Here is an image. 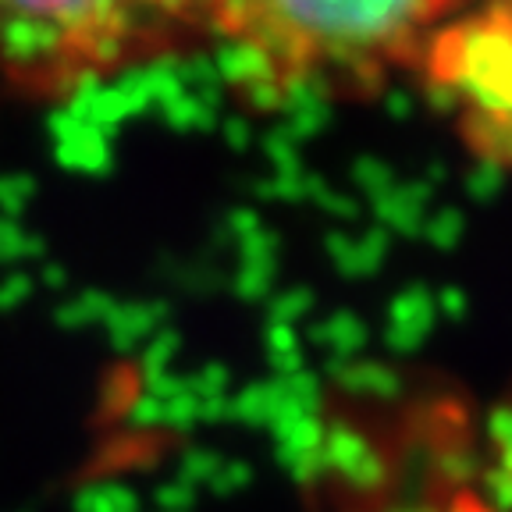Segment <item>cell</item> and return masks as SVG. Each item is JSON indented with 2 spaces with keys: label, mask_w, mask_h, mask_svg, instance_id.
Returning a JSON list of instances; mask_svg holds the SVG:
<instances>
[{
  "label": "cell",
  "mask_w": 512,
  "mask_h": 512,
  "mask_svg": "<svg viewBox=\"0 0 512 512\" xmlns=\"http://www.w3.org/2000/svg\"><path fill=\"white\" fill-rule=\"evenodd\" d=\"M466 0H224L214 40L228 86L256 111L296 96H374L399 68L424 64Z\"/></svg>",
  "instance_id": "cell-1"
},
{
  "label": "cell",
  "mask_w": 512,
  "mask_h": 512,
  "mask_svg": "<svg viewBox=\"0 0 512 512\" xmlns=\"http://www.w3.org/2000/svg\"><path fill=\"white\" fill-rule=\"evenodd\" d=\"M224 0H0V79L61 100L132 64L214 40Z\"/></svg>",
  "instance_id": "cell-2"
},
{
  "label": "cell",
  "mask_w": 512,
  "mask_h": 512,
  "mask_svg": "<svg viewBox=\"0 0 512 512\" xmlns=\"http://www.w3.org/2000/svg\"><path fill=\"white\" fill-rule=\"evenodd\" d=\"M424 68L463 104L459 128L473 150L512 168V4L445 25L427 47Z\"/></svg>",
  "instance_id": "cell-3"
}]
</instances>
